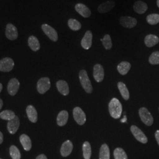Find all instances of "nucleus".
Returning a JSON list of instances; mask_svg holds the SVG:
<instances>
[{
	"mask_svg": "<svg viewBox=\"0 0 159 159\" xmlns=\"http://www.w3.org/2000/svg\"><path fill=\"white\" fill-rule=\"evenodd\" d=\"M14 62L13 60L6 57L0 60V71L2 72H9L11 71L14 68Z\"/></svg>",
	"mask_w": 159,
	"mask_h": 159,
	"instance_id": "39448f33",
	"label": "nucleus"
},
{
	"mask_svg": "<svg viewBox=\"0 0 159 159\" xmlns=\"http://www.w3.org/2000/svg\"><path fill=\"white\" fill-rule=\"evenodd\" d=\"M108 109L110 116L114 119H117L121 117L123 108L121 102L117 98H113L111 100L108 104Z\"/></svg>",
	"mask_w": 159,
	"mask_h": 159,
	"instance_id": "f257e3e1",
	"label": "nucleus"
},
{
	"mask_svg": "<svg viewBox=\"0 0 159 159\" xmlns=\"http://www.w3.org/2000/svg\"><path fill=\"white\" fill-rule=\"evenodd\" d=\"M131 131L133 136L136 138L137 140L143 144H146L148 143V138L144 133L139 128H138L136 125H131L130 128Z\"/></svg>",
	"mask_w": 159,
	"mask_h": 159,
	"instance_id": "423d86ee",
	"label": "nucleus"
},
{
	"mask_svg": "<svg viewBox=\"0 0 159 159\" xmlns=\"http://www.w3.org/2000/svg\"><path fill=\"white\" fill-rule=\"evenodd\" d=\"M36 159H47V157L44 154H40L39 156H37V157L36 158Z\"/></svg>",
	"mask_w": 159,
	"mask_h": 159,
	"instance_id": "e433bc0d",
	"label": "nucleus"
},
{
	"mask_svg": "<svg viewBox=\"0 0 159 159\" xmlns=\"http://www.w3.org/2000/svg\"><path fill=\"white\" fill-rule=\"evenodd\" d=\"M10 153L12 159H21V154L18 148L15 146H11L10 148Z\"/></svg>",
	"mask_w": 159,
	"mask_h": 159,
	"instance_id": "72a5a7b5",
	"label": "nucleus"
},
{
	"mask_svg": "<svg viewBox=\"0 0 159 159\" xmlns=\"http://www.w3.org/2000/svg\"><path fill=\"white\" fill-rule=\"evenodd\" d=\"M79 79L81 84L84 90L87 93H91L93 91V87L87 73L85 70H82L80 71Z\"/></svg>",
	"mask_w": 159,
	"mask_h": 159,
	"instance_id": "f03ea898",
	"label": "nucleus"
},
{
	"mask_svg": "<svg viewBox=\"0 0 159 159\" xmlns=\"http://www.w3.org/2000/svg\"><path fill=\"white\" fill-rule=\"evenodd\" d=\"M28 44L30 48L34 51H39L40 48V44L39 41L37 37L31 35L29 38Z\"/></svg>",
	"mask_w": 159,
	"mask_h": 159,
	"instance_id": "5701e85b",
	"label": "nucleus"
},
{
	"mask_svg": "<svg viewBox=\"0 0 159 159\" xmlns=\"http://www.w3.org/2000/svg\"><path fill=\"white\" fill-rule=\"evenodd\" d=\"M0 159H1V158H0Z\"/></svg>",
	"mask_w": 159,
	"mask_h": 159,
	"instance_id": "37998d69",
	"label": "nucleus"
},
{
	"mask_svg": "<svg viewBox=\"0 0 159 159\" xmlns=\"http://www.w3.org/2000/svg\"><path fill=\"white\" fill-rule=\"evenodd\" d=\"M68 119V112L66 110L60 111L58 114L57 118V125L59 126L66 125L67 123Z\"/></svg>",
	"mask_w": 159,
	"mask_h": 159,
	"instance_id": "4be33fe9",
	"label": "nucleus"
},
{
	"mask_svg": "<svg viewBox=\"0 0 159 159\" xmlns=\"http://www.w3.org/2000/svg\"><path fill=\"white\" fill-rule=\"evenodd\" d=\"M3 142V134L0 131V144Z\"/></svg>",
	"mask_w": 159,
	"mask_h": 159,
	"instance_id": "4c0bfd02",
	"label": "nucleus"
},
{
	"mask_svg": "<svg viewBox=\"0 0 159 159\" xmlns=\"http://www.w3.org/2000/svg\"><path fill=\"white\" fill-rule=\"evenodd\" d=\"M20 140L25 150L29 151L31 148V141L30 138L26 134H22L20 137Z\"/></svg>",
	"mask_w": 159,
	"mask_h": 159,
	"instance_id": "b1692460",
	"label": "nucleus"
},
{
	"mask_svg": "<svg viewBox=\"0 0 159 159\" xmlns=\"http://www.w3.org/2000/svg\"><path fill=\"white\" fill-rule=\"evenodd\" d=\"M2 90V84L1 83H0V93L1 92Z\"/></svg>",
	"mask_w": 159,
	"mask_h": 159,
	"instance_id": "a19ab883",
	"label": "nucleus"
},
{
	"mask_svg": "<svg viewBox=\"0 0 159 159\" xmlns=\"http://www.w3.org/2000/svg\"><path fill=\"white\" fill-rule=\"evenodd\" d=\"M100 159H110V150L107 144H103L100 150Z\"/></svg>",
	"mask_w": 159,
	"mask_h": 159,
	"instance_id": "bb28decb",
	"label": "nucleus"
},
{
	"mask_svg": "<svg viewBox=\"0 0 159 159\" xmlns=\"http://www.w3.org/2000/svg\"><path fill=\"white\" fill-rule=\"evenodd\" d=\"M20 87V83L17 79H12L9 81L8 86H7V90L8 93L11 95L14 96L17 94L18 90Z\"/></svg>",
	"mask_w": 159,
	"mask_h": 159,
	"instance_id": "4468645a",
	"label": "nucleus"
},
{
	"mask_svg": "<svg viewBox=\"0 0 159 159\" xmlns=\"http://www.w3.org/2000/svg\"><path fill=\"white\" fill-rule=\"evenodd\" d=\"M159 37L153 34H148L144 39L145 45L148 47H152L159 43Z\"/></svg>",
	"mask_w": 159,
	"mask_h": 159,
	"instance_id": "aec40b11",
	"label": "nucleus"
},
{
	"mask_svg": "<svg viewBox=\"0 0 159 159\" xmlns=\"http://www.w3.org/2000/svg\"><path fill=\"white\" fill-rule=\"evenodd\" d=\"M93 34L91 31L88 30L86 31L83 38L81 41V45L85 50H89L92 46Z\"/></svg>",
	"mask_w": 159,
	"mask_h": 159,
	"instance_id": "f8f14e48",
	"label": "nucleus"
},
{
	"mask_svg": "<svg viewBox=\"0 0 159 159\" xmlns=\"http://www.w3.org/2000/svg\"><path fill=\"white\" fill-rule=\"evenodd\" d=\"M130 63L127 61H122L117 66V70L120 74L125 75L130 70Z\"/></svg>",
	"mask_w": 159,
	"mask_h": 159,
	"instance_id": "393cba45",
	"label": "nucleus"
},
{
	"mask_svg": "<svg viewBox=\"0 0 159 159\" xmlns=\"http://www.w3.org/2000/svg\"><path fill=\"white\" fill-rule=\"evenodd\" d=\"M83 157L84 159H90L91 156V148L90 144L88 142H85L83 145Z\"/></svg>",
	"mask_w": 159,
	"mask_h": 159,
	"instance_id": "cd10ccee",
	"label": "nucleus"
},
{
	"mask_svg": "<svg viewBox=\"0 0 159 159\" xmlns=\"http://www.w3.org/2000/svg\"><path fill=\"white\" fill-rule=\"evenodd\" d=\"M26 112L28 118L32 123H36L38 120V114L36 109L34 106L30 105L26 109Z\"/></svg>",
	"mask_w": 159,
	"mask_h": 159,
	"instance_id": "6ab92c4d",
	"label": "nucleus"
},
{
	"mask_svg": "<svg viewBox=\"0 0 159 159\" xmlns=\"http://www.w3.org/2000/svg\"><path fill=\"white\" fill-rule=\"evenodd\" d=\"M146 21L150 25H156L159 23V14H151L146 17Z\"/></svg>",
	"mask_w": 159,
	"mask_h": 159,
	"instance_id": "473e14b6",
	"label": "nucleus"
},
{
	"mask_svg": "<svg viewBox=\"0 0 159 159\" xmlns=\"http://www.w3.org/2000/svg\"><path fill=\"white\" fill-rule=\"evenodd\" d=\"M114 157L115 159H127V154L121 148H116L114 151Z\"/></svg>",
	"mask_w": 159,
	"mask_h": 159,
	"instance_id": "c756f323",
	"label": "nucleus"
},
{
	"mask_svg": "<svg viewBox=\"0 0 159 159\" xmlns=\"http://www.w3.org/2000/svg\"><path fill=\"white\" fill-rule=\"evenodd\" d=\"M6 35L9 40H16L18 35L16 27L11 23H8L6 26Z\"/></svg>",
	"mask_w": 159,
	"mask_h": 159,
	"instance_id": "9d476101",
	"label": "nucleus"
},
{
	"mask_svg": "<svg viewBox=\"0 0 159 159\" xmlns=\"http://www.w3.org/2000/svg\"><path fill=\"white\" fill-rule=\"evenodd\" d=\"M115 6V2L113 1H107L101 4L98 7L97 10L100 13L105 14L111 11Z\"/></svg>",
	"mask_w": 159,
	"mask_h": 159,
	"instance_id": "dca6fc26",
	"label": "nucleus"
},
{
	"mask_svg": "<svg viewBox=\"0 0 159 159\" xmlns=\"http://www.w3.org/2000/svg\"><path fill=\"white\" fill-rule=\"evenodd\" d=\"M69 28L73 31H79L81 28V24L79 21L75 19L70 18L68 21Z\"/></svg>",
	"mask_w": 159,
	"mask_h": 159,
	"instance_id": "c85d7f7f",
	"label": "nucleus"
},
{
	"mask_svg": "<svg viewBox=\"0 0 159 159\" xmlns=\"http://www.w3.org/2000/svg\"><path fill=\"white\" fill-rule=\"evenodd\" d=\"M148 61L152 65L159 64V51L153 52L149 57Z\"/></svg>",
	"mask_w": 159,
	"mask_h": 159,
	"instance_id": "f704fd0d",
	"label": "nucleus"
},
{
	"mask_svg": "<svg viewBox=\"0 0 159 159\" xmlns=\"http://www.w3.org/2000/svg\"><path fill=\"white\" fill-rule=\"evenodd\" d=\"M2 106H3V102L1 99H0V110L2 108Z\"/></svg>",
	"mask_w": 159,
	"mask_h": 159,
	"instance_id": "ea45409f",
	"label": "nucleus"
},
{
	"mask_svg": "<svg viewBox=\"0 0 159 159\" xmlns=\"http://www.w3.org/2000/svg\"><path fill=\"white\" fill-rule=\"evenodd\" d=\"M139 113L141 120L143 123H144L146 125L150 126L153 123V117L152 114L148 110V109L146 107H142L140 108L139 111Z\"/></svg>",
	"mask_w": 159,
	"mask_h": 159,
	"instance_id": "7ed1b4c3",
	"label": "nucleus"
},
{
	"mask_svg": "<svg viewBox=\"0 0 159 159\" xmlns=\"http://www.w3.org/2000/svg\"><path fill=\"white\" fill-rule=\"evenodd\" d=\"M100 41L102 42V45L106 50H110L112 48L113 44L109 34H106L103 39H100Z\"/></svg>",
	"mask_w": 159,
	"mask_h": 159,
	"instance_id": "7c9ffc66",
	"label": "nucleus"
},
{
	"mask_svg": "<svg viewBox=\"0 0 159 159\" xmlns=\"http://www.w3.org/2000/svg\"><path fill=\"white\" fill-rule=\"evenodd\" d=\"M41 29L46 35L54 42H56L58 40V34L56 30L53 29L50 25L44 24L41 26Z\"/></svg>",
	"mask_w": 159,
	"mask_h": 159,
	"instance_id": "0eeeda50",
	"label": "nucleus"
},
{
	"mask_svg": "<svg viewBox=\"0 0 159 159\" xmlns=\"http://www.w3.org/2000/svg\"><path fill=\"white\" fill-rule=\"evenodd\" d=\"M155 138L159 146V130H157L155 133Z\"/></svg>",
	"mask_w": 159,
	"mask_h": 159,
	"instance_id": "c9c22d12",
	"label": "nucleus"
},
{
	"mask_svg": "<svg viewBox=\"0 0 159 159\" xmlns=\"http://www.w3.org/2000/svg\"><path fill=\"white\" fill-rule=\"evenodd\" d=\"M157 5L158 7L159 8V0L157 1Z\"/></svg>",
	"mask_w": 159,
	"mask_h": 159,
	"instance_id": "79ce46f5",
	"label": "nucleus"
},
{
	"mask_svg": "<svg viewBox=\"0 0 159 159\" xmlns=\"http://www.w3.org/2000/svg\"><path fill=\"white\" fill-rule=\"evenodd\" d=\"M93 76L95 80L98 83L102 82L104 77V71L102 66L97 64L93 68Z\"/></svg>",
	"mask_w": 159,
	"mask_h": 159,
	"instance_id": "9b49d317",
	"label": "nucleus"
},
{
	"mask_svg": "<svg viewBox=\"0 0 159 159\" xmlns=\"http://www.w3.org/2000/svg\"><path fill=\"white\" fill-rule=\"evenodd\" d=\"M126 121H127V118H126V116L125 115V116H124V118L121 120V123H125Z\"/></svg>",
	"mask_w": 159,
	"mask_h": 159,
	"instance_id": "58836bf2",
	"label": "nucleus"
},
{
	"mask_svg": "<svg viewBox=\"0 0 159 159\" xmlns=\"http://www.w3.org/2000/svg\"><path fill=\"white\" fill-rule=\"evenodd\" d=\"M120 23L125 28L132 29L136 25L137 21L135 18L124 16L120 18Z\"/></svg>",
	"mask_w": 159,
	"mask_h": 159,
	"instance_id": "1a4fd4ad",
	"label": "nucleus"
},
{
	"mask_svg": "<svg viewBox=\"0 0 159 159\" xmlns=\"http://www.w3.org/2000/svg\"><path fill=\"white\" fill-rule=\"evenodd\" d=\"M50 80L48 77H43L40 79L37 82V89L39 93L41 94H44L48 91L50 89Z\"/></svg>",
	"mask_w": 159,
	"mask_h": 159,
	"instance_id": "20e7f679",
	"label": "nucleus"
},
{
	"mask_svg": "<svg viewBox=\"0 0 159 159\" xmlns=\"http://www.w3.org/2000/svg\"><path fill=\"white\" fill-rule=\"evenodd\" d=\"M20 126V120L18 117L16 116V117L7 123V129L9 133L12 134H15L17 132Z\"/></svg>",
	"mask_w": 159,
	"mask_h": 159,
	"instance_id": "2eb2a0df",
	"label": "nucleus"
},
{
	"mask_svg": "<svg viewBox=\"0 0 159 159\" xmlns=\"http://www.w3.org/2000/svg\"><path fill=\"white\" fill-rule=\"evenodd\" d=\"M134 11L137 14H143L148 10V5L142 1L139 0L134 2L133 5Z\"/></svg>",
	"mask_w": 159,
	"mask_h": 159,
	"instance_id": "a211bd4d",
	"label": "nucleus"
},
{
	"mask_svg": "<svg viewBox=\"0 0 159 159\" xmlns=\"http://www.w3.org/2000/svg\"><path fill=\"white\" fill-rule=\"evenodd\" d=\"M118 88L123 98L125 100H128L129 99L130 95H129V90L125 84L123 83V82H119L118 83Z\"/></svg>",
	"mask_w": 159,
	"mask_h": 159,
	"instance_id": "a878e982",
	"label": "nucleus"
},
{
	"mask_svg": "<svg viewBox=\"0 0 159 159\" xmlns=\"http://www.w3.org/2000/svg\"><path fill=\"white\" fill-rule=\"evenodd\" d=\"M75 9L80 15H81L84 18H89L91 16V12L90 9L83 4L79 3L76 4L75 6Z\"/></svg>",
	"mask_w": 159,
	"mask_h": 159,
	"instance_id": "ddd939ff",
	"label": "nucleus"
},
{
	"mask_svg": "<svg viewBox=\"0 0 159 159\" xmlns=\"http://www.w3.org/2000/svg\"><path fill=\"white\" fill-rule=\"evenodd\" d=\"M57 89L63 96H67L69 94V87L66 81L59 80L57 83Z\"/></svg>",
	"mask_w": 159,
	"mask_h": 159,
	"instance_id": "412c9836",
	"label": "nucleus"
},
{
	"mask_svg": "<svg viewBox=\"0 0 159 159\" xmlns=\"http://www.w3.org/2000/svg\"><path fill=\"white\" fill-rule=\"evenodd\" d=\"M73 148V144L70 140H67L63 143L61 148L60 152L63 157H67L71 153Z\"/></svg>",
	"mask_w": 159,
	"mask_h": 159,
	"instance_id": "f3484780",
	"label": "nucleus"
},
{
	"mask_svg": "<svg viewBox=\"0 0 159 159\" xmlns=\"http://www.w3.org/2000/svg\"><path fill=\"white\" fill-rule=\"evenodd\" d=\"M73 117L78 125H83L85 123L86 121L85 114L80 107H77L73 109Z\"/></svg>",
	"mask_w": 159,
	"mask_h": 159,
	"instance_id": "6e6552de",
	"label": "nucleus"
},
{
	"mask_svg": "<svg viewBox=\"0 0 159 159\" xmlns=\"http://www.w3.org/2000/svg\"><path fill=\"white\" fill-rule=\"evenodd\" d=\"M16 117L15 113L11 110H4L0 113V117L2 119L10 121Z\"/></svg>",
	"mask_w": 159,
	"mask_h": 159,
	"instance_id": "2f4dec72",
	"label": "nucleus"
}]
</instances>
